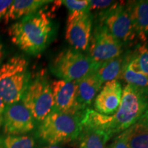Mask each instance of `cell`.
<instances>
[{
  "label": "cell",
  "mask_w": 148,
  "mask_h": 148,
  "mask_svg": "<svg viewBox=\"0 0 148 148\" xmlns=\"http://www.w3.org/2000/svg\"><path fill=\"white\" fill-rule=\"evenodd\" d=\"M148 110V89L127 84L123 89L120 106L115 113L104 115L86 109L81 116V125L103 130L112 137L137 122Z\"/></svg>",
  "instance_id": "6da1fadb"
},
{
  "label": "cell",
  "mask_w": 148,
  "mask_h": 148,
  "mask_svg": "<svg viewBox=\"0 0 148 148\" xmlns=\"http://www.w3.org/2000/svg\"><path fill=\"white\" fill-rule=\"evenodd\" d=\"M10 39L18 48L32 55L47 48L53 35V25L49 14L40 10L25 16L9 27Z\"/></svg>",
  "instance_id": "7a4b0ae2"
},
{
  "label": "cell",
  "mask_w": 148,
  "mask_h": 148,
  "mask_svg": "<svg viewBox=\"0 0 148 148\" xmlns=\"http://www.w3.org/2000/svg\"><path fill=\"white\" fill-rule=\"evenodd\" d=\"M28 62L20 56L0 66V97L5 105L21 101L30 81Z\"/></svg>",
  "instance_id": "3957f363"
},
{
  "label": "cell",
  "mask_w": 148,
  "mask_h": 148,
  "mask_svg": "<svg viewBox=\"0 0 148 148\" xmlns=\"http://www.w3.org/2000/svg\"><path fill=\"white\" fill-rule=\"evenodd\" d=\"M82 114H71L52 111L40 122L37 132L38 137L49 145L75 140L79 137L81 131Z\"/></svg>",
  "instance_id": "277c9868"
},
{
  "label": "cell",
  "mask_w": 148,
  "mask_h": 148,
  "mask_svg": "<svg viewBox=\"0 0 148 148\" xmlns=\"http://www.w3.org/2000/svg\"><path fill=\"white\" fill-rule=\"evenodd\" d=\"M97 66L88 55L75 49H66L56 56L50 69L60 79L77 82L95 71Z\"/></svg>",
  "instance_id": "5b68a950"
},
{
  "label": "cell",
  "mask_w": 148,
  "mask_h": 148,
  "mask_svg": "<svg viewBox=\"0 0 148 148\" xmlns=\"http://www.w3.org/2000/svg\"><path fill=\"white\" fill-rule=\"evenodd\" d=\"M21 101L33 119L41 122L53 110L51 84L44 75H38L29 82Z\"/></svg>",
  "instance_id": "8992f818"
},
{
  "label": "cell",
  "mask_w": 148,
  "mask_h": 148,
  "mask_svg": "<svg viewBox=\"0 0 148 148\" xmlns=\"http://www.w3.org/2000/svg\"><path fill=\"white\" fill-rule=\"evenodd\" d=\"M123 43L116 39L103 24L94 29L88 44V56L99 65L122 54Z\"/></svg>",
  "instance_id": "52a82bcc"
},
{
  "label": "cell",
  "mask_w": 148,
  "mask_h": 148,
  "mask_svg": "<svg viewBox=\"0 0 148 148\" xmlns=\"http://www.w3.org/2000/svg\"><path fill=\"white\" fill-rule=\"evenodd\" d=\"M99 19L100 23L122 43L132 40L136 36L129 10L123 3H114L101 12Z\"/></svg>",
  "instance_id": "ba28073f"
},
{
  "label": "cell",
  "mask_w": 148,
  "mask_h": 148,
  "mask_svg": "<svg viewBox=\"0 0 148 148\" xmlns=\"http://www.w3.org/2000/svg\"><path fill=\"white\" fill-rule=\"evenodd\" d=\"M92 17L89 10L70 12L66 20L65 38L73 49L86 50L92 34Z\"/></svg>",
  "instance_id": "9c48e42d"
},
{
  "label": "cell",
  "mask_w": 148,
  "mask_h": 148,
  "mask_svg": "<svg viewBox=\"0 0 148 148\" xmlns=\"http://www.w3.org/2000/svg\"><path fill=\"white\" fill-rule=\"evenodd\" d=\"M53 112L80 114L85 108L77 101V82L58 79L51 84ZM51 111V112H52Z\"/></svg>",
  "instance_id": "30bf717a"
},
{
  "label": "cell",
  "mask_w": 148,
  "mask_h": 148,
  "mask_svg": "<svg viewBox=\"0 0 148 148\" xmlns=\"http://www.w3.org/2000/svg\"><path fill=\"white\" fill-rule=\"evenodd\" d=\"M2 125L6 135L22 136L34 129V119L21 101H18L5 106Z\"/></svg>",
  "instance_id": "8fae6325"
},
{
  "label": "cell",
  "mask_w": 148,
  "mask_h": 148,
  "mask_svg": "<svg viewBox=\"0 0 148 148\" xmlns=\"http://www.w3.org/2000/svg\"><path fill=\"white\" fill-rule=\"evenodd\" d=\"M122 92L121 83L118 80L105 83L95 97L94 106L96 112L104 115H112L115 113L121 103Z\"/></svg>",
  "instance_id": "7c38bea8"
},
{
  "label": "cell",
  "mask_w": 148,
  "mask_h": 148,
  "mask_svg": "<svg viewBox=\"0 0 148 148\" xmlns=\"http://www.w3.org/2000/svg\"><path fill=\"white\" fill-rule=\"evenodd\" d=\"M126 5L135 35L145 43L148 35V0L128 1Z\"/></svg>",
  "instance_id": "4fadbf2b"
},
{
  "label": "cell",
  "mask_w": 148,
  "mask_h": 148,
  "mask_svg": "<svg viewBox=\"0 0 148 148\" xmlns=\"http://www.w3.org/2000/svg\"><path fill=\"white\" fill-rule=\"evenodd\" d=\"M51 2L45 0H14L3 17L4 22L7 23L34 14Z\"/></svg>",
  "instance_id": "5bb4252c"
},
{
  "label": "cell",
  "mask_w": 148,
  "mask_h": 148,
  "mask_svg": "<svg viewBox=\"0 0 148 148\" xmlns=\"http://www.w3.org/2000/svg\"><path fill=\"white\" fill-rule=\"evenodd\" d=\"M95 71L77 82V101L83 108L90 105L101 87Z\"/></svg>",
  "instance_id": "9a60e30c"
},
{
  "label": "cell",
  "mask_w": 148,
  "mask_h": 148,
  "mask_svg": "<svg viewBox=\"0 0 148 148\" xmlns=\"http://www.w3.org/2000/svg\"><path fill=\"white\" fill-rule=\"evenodd\" d=\"M118 136L128 148H148V122L138 120Z\"/></svg>",
  "instance_id": "2e32d148"
},
{
  "label": "cell",
  "mask_w": 148,
  "mask_h": 148,
  "mask_svg": "<svg viewBox=\"0 0 148 148\" xmlns=\"http://www.w3.org/2000/svg\"><path fill=\"white\" fill-rule=\"evenodd\" d=\"M126 58L127 57L121 54L97 66L95 69V73L101 84L121 79Z\"/></svg>",
  "instance_id": "e0dca14e"
},
{
  "label": "cell",
  "mask_w": 148,
  "mask_h": 148,
  "mask_svg": "<svg viewBox=\"0 0 148 148\" xmlns=\"http://www.w3.org/2000/svg\"><path fill=\"white\" fill-rule=\"evenodd\" d=\"M79 148H106L110 136L101 130L81 125L79 135Z\"/></svg>",
  "instance_id": "ac0fdd59"
},
{
  "label": "cell",
  "mask_w": 148,
  "mask_h": 148,
  "mask_svg": "<svg viewBox=\"0 0 148 148\" xmlns=\"http://www.w3.org/2000/svg\"><path fill=\"white\" fill-rule=\"evenodd\" d=\"M127 62L133 71L148 76V46L145 43L138 45L132 54L127 57Z\"/></svg>",
  "instance_id": "d6986e66"
},
{
  "label": "cell",
  "mask_w": 148,
  "mask_h": 148,
  "mask_svg": "<svg viewBox=\"0 0 148 148\" xmlns=\"http://www.w3.org/2000/svg\"><path fill=\"white\" fill-rule=\"evenodd\" d=\"M34 138L29 136H0V148H34Z\"/></svg>",
  "instance_id": "ffe728a7"
},
{
  "label": "cell",
  "mask_w": 148,
  "mask_h": 148,
  "mask_svg": "<svg viewBox=\"0 0 148 148\" xmlns=\"http://www.w3.org/2000/svg\"><path fill=\"white\" fill-rule=\"evenodd\" d=\"M121 79H124L127 84L132 85L136 87L148 89V76L144 74L133 71L130 68L126 62L122 71Z\"/></svg>",
  "instance_id": "44dd1931"
},
{
  "label": "cell",
  "mask_w": 148,
  "mask_h": 148,
  "mask_svg": "<svg viewBox=\"0 0 148 148\" xmlns=\"http://www.w3.org/2000/svg\"><path fill=\"white\" fill-rule=\"evenodd\" d=\"M61 3L65 5L70 12L89 10L88 0H65L61 1Z\"/></svg>",
  "instance_id": "7402d4cb"
},
{
  "label": "cell",
  "mask_w": 148,
  "mask_h": 148,
  "mask_svg": "<svg viewBox=\"0 0 148 148\" xmlns=\"http://www.w3.org/2000/svg\"><path fill=\"white\" fill-rule=\"evenodd\" d=\"M112 1H106V0H102V1H89V10H106L109 7L113 4Z\"/></svg>",
  "instance_id": "603a6c76"
},
{
  "label": "cell",
  "mask_w": 148,
  "mask_h": 148,
  "mask_svg": "<svg viewBox=\"0 0 148 148\" xmlns=\"http://www.w3.org/2000/svg\"><path fill=\"white\" fill-rule=\"evenodd\" d=\"M12 1V0H0V20L4 17Z\"/></svg>",
  "instance_id": "cb8c5ba5"
},
{
  "label": "cell",
  "mask_w": 148,
  "mask_h": 148,
  "mask_svg": "<svg viewBox=\"0 0 148 148\" xmlns=\"http://www.w3.org/2000/svg\"><path fill=\"white\" fill-rule=\"evenodd\" d=\"M108 148H128L125 142L121 138H120L119 136H117L114 139V142L112 145H110V147Z\"/></svg>",
  "instance_id": "d4e9b609"
},
{
  "label": "cell",
  "mask_w": 148,
  "mask_h": 148,
  "mask_svg": "<svg viewBox=\"0 0 148 148\" xmlns=\"http://www.w3.org/2000/svg\"><path fill=\"white\" fill-rule=\"evenodd\" d=\"M5 106V103L4 101H3V99L0 97V126L2 125V121H3V112H4Z\"/></svg>",
  "instance_id": "484cf974"
},
{
  "label": "cell",
  "mask_w": 148,
  "mask_h": 148,
  "mask_svg": "<svg viewBox=\"0 0 148 148\" xmlns=\"http://www.w3.org/2000/svg\"><path fill=\"white\" fill-rule=\"evenodd\" d=\"M3 56H4V51H3V45L0 42V65H1V62H2L3 59Z\"/></svg>",
  "instance_id": "4316f807"
},
{
  "label": "cell",
  "mask_w": 148,
  "mask_h": 148,
  "mask_svg": "<svg viewBox=\"0 0 148 148\" xmlns=\"http://www.w3.org/2000/svg\"><path fill=\"white\" fill-rule=\"evenodd\" d=\"M139 120H141V121H143L148 122V110L146 111L145 113H144L143 115L140 118Z\"/></svg>",
  "instance_id": "83f0119b"
},
{
  "label": "cell",
  "mask_w": 148,
  "mask_h": 148,
  "mask_svg": "<svg viewBox=\"0 0 148 148\" xmlns=\"http://www.w3.org/2000/svg\"><path fill=\"white\" fill-rule=\"evenodd\" d=\"M42 148H61V147H59L58 145H49V146H47V147H44Z\"/></svg>",
  "instance_id": "f1b7e54d"
}]
</instances>
